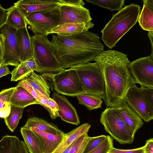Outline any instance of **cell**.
I'll use <instances>...</instances> for the list:
<instances>
[{"instance_id": "484cf974", "label": "cell", "mask_w": 153, "mask_h": 153, "mask_svg": "<svg viewBox=\"0 0 153 153\" xmlns=\"http://www.w3.org/2000/svg\"><path fill=\"white\" fill-rule=\"evenodd\" d=\"M75 97L79 104L85 106L90 111L101 108L102 99L96 95L84 93Z\"/></svg>"}, {"instance_id": "b9f144b4", "label": "cell", "mask_w": 153, "mask_h": 153, "mask_svg": "<svg viewBox=\"0 0 153 153\" xmlns=\"http://www.w3.org/2000/svg\"><path fill=\"white\" fill-rule=\"evenodd\" d=\"M144 153H153V139L150 138L146 141L143 146Z\"/></svg>"}, {"instance_id": "ee69618b", "label": "cell", "mask_w": 153, "mask_h": 153, "mask_svg": "<svg viewBox=\"0 0 153 153\" xmlns=\"http://www.w3.org/2000/svg\"><path fill=\"white\" fill-rule=\"evenodd\" d=\"M19 153H29L25 143L22 140H21Z\"/></svg>"}, {"instance_id": "2e32d148", "label": "cell", "mask_w": 153, "mask_h": 153, "mask_svg": "<svg viewBox=\"0 0 153 153\" xmlns=\"http://www.w3.org/2000/svg\"><path fill=\"white\" fill-rule=\"evenodd\" d=\"M38 136L41 143L43 153H52L64 139L65 135H57L41 131L35 127L28 128Z\"/></svg>"}, {"instance_id": "f6af8a7d", "label": "cell", "mask_w": 153, "mask_h": 153, "mask_svg": "<svg viewBox=\"0 0 153 153\" xmlns=\"http://www.w3.org/2000/svg\"><path fill=\"white\" fill-rule=\"evenodd\" d=\"M143 4H145L151 10H153V1L152 0H143Z\"/></svg>"}, {"instance_id": "60d3db41", "label": "cell", "mask_w": 153, "mask_h": 153, "mask_svg": "<svg viewBox=\"0 0 153 153\" xmlns=\"http://www.w3.org/2000/svg\"><path fill=\"white\" fill-rule=\"evenodd\" d=\"M7 12L0 4V28L6 23Z\"/></svg>"}, {"instance_id": "e575fe53", "label": "cell", "mask_w": 153, "mask_h": 153, "mask_svg": "<svg viewBox=\"0 0 153 153\" xmlns=\"http://www.w3.org/2000/svg\"><path fill=\"white\" fill-rule=\"evenodd\" d=\"M16 87H21L25 89L39 102L41 97L36 91L24 79L20 80Z\"/></svg>"}, {"instance_id": "603a6c76", "label": "cell", "mask_w": 153, "mask_h": 153, "mask_svg": "<svg viewBox=\"0 0 153 153\" xmlns=\"http://www.w3.org/2000/svg\"><path fill=\"white\" fill-rule=\"evenodd\" d=\"M6 10L7 12L6 23L17 30L27 27L24 16L15 5Z\"/></svg>"}, {"instance_id": "681fc988", "label": "cell", "mask_w": 153, "mask_h": 153, "mask_svg": "<svg viewBox=\"0 0 153 153\" xmlns=\"http://www.w3.org/2000/svg\"><path fill=\"white\" fill-rule=\"evenodd\" d=\"M2 63V59L0 58V67L1 65V64Z\"/></svg>"}, {"instance_id": "f1b7e54d", "label": "cell", "mask_w": 153, "mask_h": 153, "mask_svg": "<svg viewBox=\"0 0 153 153\" xmlns=\"http://www.w3.org/2000/svg\"><path fill=\"white\" fill-rule=\"evenodd\" d=\"M137 21L142 29L153 32V10L143 4Z\"/></svg>"}, {"instance_id": "3957f363", "label": "cell", "mask_w": 153, "mask_h": 153, "mask_svg": "<svg viewBox=\"0 0 153 153\" xmlns=\"http://www.w3.org/2000/svg\"><path fill=\"white\" fill-rule=\"evenodd\" d=\"M140 7L134 3L125 6L113 15L101 31L102 39L109 48L114 47L120 39L136 23Z\"/></svg>"}, {"instance_id": "d4e9b609", "label": "cell", "mask_w": 153, "mask_h": 153, "mask_svg": "<svg viewBox=\"0 0 153 153\" xmlns=\"http://www.w3.org/2000/svg\"><path fill=\"white\" fill-rule=\"evenodd\" d=\"M20 142L16 136H4L0 140V153H19Z\"/></svg>"}, {"instance_id": "5b68a950", "label": "cell", "mask_w": 153, "mask_h": 153, "mask_svg": "<svg viewBox=\"0 0 153 153\" xmlns=\"http://www.w3.org/2000/svg\"><path fill=\"white\" fill-rule=\"evenodd\" d=\"M100 120L105 131L120 144L134 141V134L123 120L117 107L107 108L102 113Z\"/></svg>"}, {"instance_id": "30bf717a", "label": "cell", "mask_w": 153, "mask_h": 153, "mask_svg": "<svg viewBox=\"0 0 153 153\" xmlns=\"http://www.w3.org/2000/svg\"><path fill=\"white\" fill-rule=\"evenodd\" d=\"M128 68L136 84L153 88V55L130 62Z\"/></svg>"}, {"instance_id": "4fadbf2b", "label": "cell", "mask_w": 153, "mask_h": 153, "mask_svg": "<svg viewBox=\"0 0 153 153\" xmlns=\"http://www.w3.org/2000/svg\"><path fill=\"white\" fill-rule=\"evenodd\" d=\"M24 16L36 12L58 7L59 0H20L14 3Z\"/></svg>"}, {"instance_id": "52a82bcc", "label": "cell", "mask_w": 153, "mask_h": 153, "mask_svg": "<svg viewBox=\"0 0 153 153\" xmlns=\"http://www.w3.org/2000/svg\"><path fill=\"white\" fill-rule=\"evenodd\" d=\"M51 82V87L57 93L72 97L85 93L76 71L70 68L55 74H41Z\"/></svg>"}, {"instance_id": "74e56055", "label": "cell", "mask_w": 153, "mask_h": 153, "mask_svg": "<svg viewBox=\"0 0 153 153\" xmlns=\"http://www.w3.org/2000/svg\"><path fill=\"white\" fill-rule=\"evenodd\" d=\"M109 153H144L143 146L132 149L124 150L113 147Z\"/></svg>"}, {"instance_id": "ab89813d", "label": "cell", "mask_w": 153, "mask_h": 153, "mask_svg": "<svg viewBox=\"0 0 153 153\" xmlns=\"http://www.w3.org/2000/svg\"><path fill=\"white\" fill-rule=\"evenodd\" d=\"M29 71L37 72L38 66L34 58H33L23 62H21Z\"/></svg>"}, {"instance_id": "8992f818", "label": "cell", "mask_w": 153, "mask_h": 153, "mask_svg": "<svg viewBox=\"0 0 153 153\" xmlns=\"http://www.w3.org/2000/svg\"><path fill=\"white\" fill-rule=\"evenodd\" d=\"M85 93L96 95L103 100L105 83L100 68L96 62H88L73 65Z\"/></svg>"}, {"instance_id": "bcb514c9", "label": "cell", "mask_w": 153, "mask_h": 153, "mask_svg": "<svg viewBox=\"0 0 153 153\" xmlns=\"http://www.w3.org/2000/svg\"><path fill=\"white\" fill-rule=\"evenodd\" d=\"M3 55V39L2 36L0 34V58H2Z\"/></svg>"}, {"instance_id": "d6986e66", "label": "cell", "mask_w": 153, "mask_h": 153, "mask_svg": "<svg viewBox=\"0 0 153 153\" xmlns=\"http://www.w3.org/2000/svg\"><path fill=\"white\" fill-rule=\"evenodd\" d=\"M23 127L27 128L35 127L41 131L57 135H65L66 134L56 126L37 117L29 118Z\"/></svg>"}, {"instance_id": "ba28073f", "label": "cell", "mask_w": 153, "mask_h": 153, "mask_svg": "<svg viewBox=\"0 0 153 153\" xmlns=\"http://www.w3.org/2000/svg\"><path fill=\"white\" fill-rule=\"evenodd\" d=\"M25 17L27 25L34 34H47L59 25L60 13L58 7L33 12Z\"/></svg>"}, {"instance_id": "c3c4849f", "label": "cell", "mask_w": 153, "mask_h": 153, "mask_svg": "<svg viewBox=\"0 0 153 153\" xmlns=\"http://www.w3.org/2000/svg\"><path fill=\"white\" fill-rule=\"evenodd\" d=\"M73 143L71 145H70L62 153H68L70 148L71 146Z\"/></svg>"}, {"instance_id": "7bdbcfd3", "label": "cell", "mask_w": 153, "mask_h": 153, "mask_svg": "<svg viewBox=\"0 0 153 153\" xmlns=\"http://www.w3.org/2000/svg\"><path fill=\"white\" fill-rule=\"evenodd\" d=\"M11 72L7 66L5 65L0 66V78L9 74H11Z\"/></svg>"}, {"instance_id": "f546056e", "label": "cell", "mask_w": 153, "mask_h": 153, "mask_svg": "<svg viewBox=\"0 0 153 153\" xmlns=\"http://www.w3.org/2000/svg\"><path fill=\"white\" fill-rule=\"evenodd\" d=\"M94 4L99 6L102 7L110 10L111 11L119 10L122 8L125 3V0H85Z\"/></svg>"}, {"instance_id": "cb8c5ba5", "label": "cell", "mask_w": 153, "mask_h": 153, "mask_svg": "<svg viewBox=\"0 0 153 153\" xmlns=\"http://www.w3.org/2000/svg\"><path fill=\"white\" fill-rule=\"evenodd\" d=\"M88 30L84 26L79 24L66 23L58 25L48 33L47 34L55 33L59 35L68 36L88 31Z\"/></svg>"}, {"instance_id": "7c38bea8", "label": "cell", "mask_w": 153, "mask_h": 153, "mask_svg": "<svg viewBox=\"0 0 153 153\" xmlns=\"http://www.w3.org/2000/svg\"><path fill=\"white\" fill-rule=\"evenodd\" d=\"M58 9L60 13L59 25L66 23L77 24L88 30L94 26L89 10L83 6L60 5Z\"/></svg>"}, {"instance_id": "5bb4252c", "label": "cell", "mask_w": 153, "mask_h": 153, "mask_svg": "<svg viewBox=\"0 0 153 153\" xmlns=\"http://www.w3.org/2000/svg\"><path fill=\"white\" fill-rule=\"evenodd\" d=\"M52 96L58 105V114L61 119L69 123L79 125L80 121L76 110L67 98L54 92Z\"/></svg>"}, {"instance_id": "9c48e42d", "label": "cell", "mask_w": 153, "mask_h": 153, "mask_svg": "<svg viewBox=\"0 0 153 153\" xmlns=\"http://www.w3.org/2000/svg\"><path fill=\"white\" fill-rule=\"evenodd\" d=\"M17 30L5 23L0 28L3 39V55L1 66L15 67L21 63L16 36Z\"/></svg>"}, {"instance_id": "277c9868", "label": "cell", "mask_w": 153, "mask_h": 153, "mask_svg": "<svg viewBox=\"0 0 153 153\" xmlns=\"http://www.w3.org/2000/svg\"><path fill=\"white\" fill-rule=\"evenodd\" d=\"M48 36L34 34L31 36L33 58L38 66L37 72L55 74L65 69L57 59L54 44Z\"/></svg>"}, {"instance_id": "4316f807", "label": "cell", "mask_w": 153, "mask_h": 153, "mask_svg": "<svg viewBox=\"0 0 153 153\" xmlns=\"http://www.w3.org/2000/svg\"><path fill=\"white\" fill-rule=\"evenodd\" d=\"M15 87L3 89L0 92V117L4 118L9 114L11 104L10 100Z\"/></svg>"}, {"instance_id": "8d00e7d4", "label": "cell", "mask_w": 153, "mask_h": 153, "mask_svg": "<svg viewBox=\"0 0 153 153\" xmlns=\"http://www.w3.org/2000/svg\"><path fill=\"white\" fill-rule=\"evenodd\" d=\"M140 88L152 108H153V88L141 86Z\"/></svg>"}, {"instance_id": "1f68e13d", "label": "cell", "mask_w": 153, "mask_h": 153, "mask_svg": "<svg viewBox=\"0 0 153 153\" xmlns=\"http://www.w3.org/2000/svg\"><path fill=\"white\" fill-rule=\"evenodd\" d=\"M32 71L20 63L11 71V81H17L24 79L28 77Z\"/></svg>"}, {"instance_id": "4dcf8cb0", "label": "cell", "mask_w": 153, "mask_h": 153, "mask_svg": "<svg viewBox=\"0 0 153 153\" xmlns=\"http://www.w3.org/2000/svg\"><path fill=\"white\" fill-rule=\"evenodd\" d=\"M90 137L87 133L79 136L73 142L68 153H83Z\"/></svg>"}, {"instance_id": "d6a6232c", "label": "cell", "mask_w": 153, "mask_h": 153, "mask_svg": "<svg viewBox=\"0 0 153 153\" xmlns=\"http://www.w3.org/2000/svg\"><path fill=\"white\" fill-rule=\"evenodd\" d=\"M113 147V139L110 136L108 135L104 141L98 147L88 153H109Z\"/></svg>"}, {"instance_id": "836d02e7", "label": "cell", "mask_w": 153, "mask_h": 153, "mask_svg": "<svg viewBox=\"0 0 153 153\" xmlns=\"http://www.w3.org/2000/svg\"><path fill=\"white\" fill-rule=\"evenodd\" d=\"M106 138L107 136L105 135L90 137L83 153H88L95 149L104 141Z\"/></svg>"}, {"instance_id": "ac0fdd59", "label": "cell", "mask_w": 153, "mask_h": 153, "mask_svg": "<svg viewBox=\"0 0 153 153\" xmlns=\"http://www.w3.org/2000/svg\"><path fill=\"white\" fill-rule=\"evenodd\" d=\"M11 105L25 108L31 105L39 104L38 102L29 92L21 87H16L11 97Z\"/></svg>"}, {"instance_id": "9a60e30c", "label": "cell", "mask_w": 153, "mask_h": 153, "mask_svg": "<svg viewBox=\"0 0 153 153\" xmlns=\"http://www.w3.org/2000/svg\"><path fill=\"white\" fill-rule=\"evenodd\" d=\"M16 36L21 62L33 58V51L31 36L27 27L17 30Z\"/></svg>"}, {"instance_id": "83f0119b", "label": "cell", "mask_w": 153, "mask_h": 153, "mask_svg": "<svg viewBox=\"0 0 153 153\" xmlns=\"http://www.w3.org/2000/svg\"><path fill=\"white\" fill-rule=\"evenodd\" d=\"M24 108L11 105L8 115L4 118V122L8 128L13 132L22 117Z\"/></svg>"}, {"instance_id": "f35d334b", "label": "cell", "mask_w": 153, "mask_h": 153, "mask_svg": "<svg viewBox=\"0 0 153 153\" xmlns=\"http://www.w3.org/2000/svg\"><path fill=\"white\" fill-rule=\"evenodd\" d=\"M60 5L83 6L85 2L82 0H59Z\"/></svg>"}, {"instance_id": "7dc6e473", "label": "cell", "mask_w": 153, "mask_h": 153, "mask_svg": "<svg viewBox=\"0 0 153 153\" xmlns=\"http://www.w3.org/2000/svg\"><path fill=\"white\" fill-rule=\"evenodd\" d=\"M148 36L150 40L152 46V53L151 54L153 55V32H149L148 33Z\"/></svg>"}, {"instance_id": "44dd1931", "label": "cell", "mask_w": 153, "mask_h": 153, "mask_svg": "<svg viewBox=\"0 0 153 153\" xmlns=\"http://www.w3.org/2000/svg\"><path fill=\"white\" fill-rule=\"evenodd\" d=\"M36 91L48 99L50 97V86L47 79L42 75L32 71L30 75L24 79Z\"/></svg>"}, {"instance_id": "8fae6325", "label": "cell", "mask_w": 153, "mask_h": 153, "mask_svg": "<svg viewBox=\"0 0 153 153\" xmlns=\"http://www.w3.org/2000/svg\"><path fill=\"white\" fill-rule=\"evenodd\" d=\"M125 102L145 122L153 120V108L136 85L128 91Z\"/></svg>"}, {"instance_id": "ffe728a7", "label": "cell", "mask_w": 153, "mask_h": 153, "mask_svg": "<svg viewBox=\"0 0 153 153\" xmlns=\"http://www.w3.org/2000/svg\"><path fill=\"white\" fill-rule=\"evenodd\" d=\"M91 127L89 124L85 123L66 133L64 139L52 153H62L78 137L88 133Z\"/></svg>"}, {"instance_id": "7a4b0ae2", "label": "cell", "mask_w": 153, "mask_h": 153, "mask_svg": "<svg viewBox=\"0 0 153 153\" xmlns=\"http://www.w3.org/2000/svg\"><path fill=\"white\" fill-rule=\"evenodd\" d=\"M51 42L56 57L65 69L93 61L104 49L98 34L88 31L68 36L53 34Z\"/></svg>"}, {"instance_id": "7402d4cb", "label": "cell", "mask_w": 153, "mask_h": 153, "mask_svg": "<svg viewBox=\"0 0 153 153\" xmlns=\"http://www.w3.org/2000/svg\"><path fill=\"white\" fill-rule=\"evenodd\" d=\"M20 132L30 153H43L40 140L34 132L23 126Z\"/></svg>"}, {"instance_id": "d590c367", "label": "cell", "mask_w": 153, "mask_h": 153, "mask_svg": "<svg viewBox=\"0 0 153 153\" xmlns=\"http://www.w3.org/2000/svg\"><path fill=\"white\" fill-rule=\"evenodd\" d=\"M48 105L49 109V113L52 119H55L59 116L58 106L56 102L50 97L48 99Z\"/></svg>"}, {"instance_id": "6da1fadb", "label": "cell", "mask_w": 153, "mask_h": 153, "mask_svg": "<svg viewBox=\"0 0 153 153\" xmlns=\"http://www.w3.org/2000/svg\"><path fill=\"white\" fill-rule=\"evenodd\" d=\"M98 65L105 83L103 100L108 107L125 102L128 90L136 85L129 72L127 55L115 50L103 51L93 59Z\"/></svg>"}, {"instance_id": "e0dca14e", "label": "cell", "mask_w": 153, "mask_h": 153, "mask_svg": "<svg viewBox=\"0 0 153 153\" xmlns=\"http://www.w3.org/2000/svg\"><path fill=\"white\" fill-rule=\"evenodd\" d=\"M117 107L123 120L135 135L144 124L142 119L126 102Z\"/></svg>"}]
</instances>
